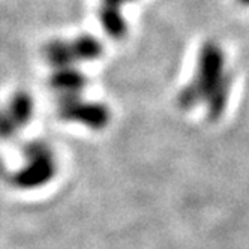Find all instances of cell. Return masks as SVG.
<instances>
[{"instance_id":"6","label":"cell","mask_w":249,"mask_h":249,"mask_svg":"<svg viewBox=\"0 0 249 249\" xmlns=\"http://www.w3.org/2000/svg\"><path fill=\"white\" fill-rule=\"evenodd\" d=\"M242 3H245V5H249V0H240Z\"/></svg>"},{"instance_id":"4","label":"cell","mask_w":249,"mask_h":249,"mask_svg":"<svg viewBox=\"0 0 249 249\" xmlns=\"http://www.w3.org/2000/svg\"><path fill=\"white\" fill-rule=\"evenodd\" d=\"M123 0H105V9L102 11V21L107 27V32L114 35V36H120L124 32L123 21L119 17V3Z\"/></svg>"},{"instance_id":"3","label":"cell","mask_w":249,"mask_h":249,"mask_svg":"<svg viewBox=\"0 0 249 249\" xmlns=\"http://www.w3.org/2000/svg\"><path fill=\"white\" fill-rule=\"evenodd\" d=\"M62 113L65 117L83 120L95 128L104 126V123L108 119L107 111L99 105H75L74 102H69L63 107Z\"/></svg>"},{"instance_id":"2","label":"cell","mask_w":249,"mask_h":249,"mask_svg":"<svg viewBox=\"0 0 249 249\" xmlns=\"http://www.w3.org/2000/svg\"><path fill=\"white\" fill-rule=\"evenodd\" d=\"M32 155H33V159H32L33 162L30 164L29 173L21 174V177L18 179L24 186H29V183H39L42 180H47L53 171L51 159L48 158L47 150L35 146L32 147Z\"/></svg>"},{"instance_id":"1","label":"cell","mask_w":249,"mask_h":249,"mask_svg":"<svg viewBox=\"0 0 249 249\" xmlns=\"http://www.w3.org/2000/svg\"><path fill=\"white\" fill-rule=\"evenodd\" d=\"M230 81L228 77L224 74V57L221 50L209 44L204 47L200 60V74L195 84L186 87L180 102L185 107L194 105L198 98H207L209 108L212 116H219L224 110L227 96H228Z\"/></svg>"},{"instance_id":"5","label":"cell","mask_w":249,"mask_h":249,"mask_svg":"<svg viewBox=\"0 0 249 249\" xmlns=\"http://www.w3.org/2000/svg\"><path fill=\"white\" fill-rule=\"evenodd\" d=\"M53 84L59 89H63V90H78L84 84V78L78 72L66 71V72H60L53 78Z\"/></svg>"}]
</instances>
